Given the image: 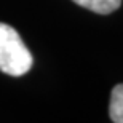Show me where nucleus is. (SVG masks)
Wrapping results in <instances>:
<instances>
[{
    "instance_id": "nucleus-1",
    "label": "nucleus",
    "mask_w": 123,
    "mask_h": 123,
    "mask_svg": "<svg viewBox=\"0 0 123 123\" xmlns=\"http://www.w3.org/2000/svg\"><path fill=\"white\" fill-rule=\"evenodd\" d=\"M32 55L11 26L0 23V70L11 77H23L32 67Z\"/></svg>"
},
{
    "instance_id": "nucleus-2",
    "label": "nucleus",
    "mask_w": 123,
    "mask_h": 123,
    "mask_svg": "<svg viewBox=\"0 0 123 123\" xmlns=\"http://www.w3.org/2000/svg\"><path fill=\"white\" fill-rule=\"evenodd\" d=\"M72 2L98 14H109L118 10L122 5V0H72Z\"/></svg>"
},
{
    "instance_id": "nucleus-3",
    "label": "nucleus",
    "mask_w": 123,
    "mask_h": 123,
    "mask_svg": "<svg viewBox=\"0 0 123 123\" xmlns=\"http://www.w3.org/2000/svg\"><path fill=\"white\" fill-rule=\"evenodd\" d=\"M109 115L112 122L123 123V83L114 86V90L110 93Z\"/></svg>"
}]
</instances>
